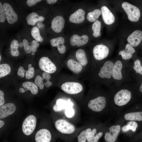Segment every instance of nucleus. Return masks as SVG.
I'll use <instances>...</instances> for the list:
<instances>
[{
  "instance_id": "09e8293b",
  "label": "nucleus",
  "mask_w": 142,
  "mask_h": 142,
  "mask_svg": "<svg viewBox=\"0 0 142 142\" xmlns=\"http://www.w3.org/2000/svg\"><path fill=\"white\" fill-rule=\"evenodd\" d=\"M57 1V0H47L46 1L49 4H52L55 3Z\"/></svg>"
},
{
  "instance_id": "c03bdc74",
  "label": "nucleus",
  "mask_w": 142,
  "mask_h": 142,
  "mask_svg": "<svg viewBox=\"0 0 142 142\" xmlns=\"http://www.w3.org/2000/svg\"><path fill=\"white\" fill-rule=\"evenodd\" d=\"M25 72L22 66H20L18 69L17 75L18 76L23 78L24 76Z\"/></svg>"
},
{
  "instance_id": "58836bf2",
  "label": "nucleus",
  "mask_w": 142,
  "mask_h": 142,
  "mask_svg": "<svg viewBox=\"0 0 142 142\" xmlns=\"http://www.w3.org/2000/svg\"><path fill=\"white\" fill-rule=\"evenodd\" d=\"M6 16L3 10V5L0 2V22H3L6 20Z\"/></svg>"
},
{
  "instance_id": "423d86ee",
  "label": "nucleus",
  "mask_w": 142,
  "mask_h": 142,
  "mask_svg": "<svg viewBox=\"0 0 142 142\" xmlns=\"http://www.w3.org/2000/svg\"><path fill=\"white\" fill-rule=\"evenodd\" d=\"M37 119L35 116L30 115L24 120L22 126V131L26 135L29 136L33 132L36 126Z\"/></svg>"
},
{
  "instance_id": "f704fd0d",
  "label": "nucleus",
  "mask_w": 142,
  "mask_h": 142,
  "mask_svg": "<svg viewBox=\"0 0 142 142\" xmlns=\"http://www.w3.org/2000/svg\"><path fill=\"white\" fill-rule=\"evenodd\" d=\"M133 69L137 73L142 75V66L141 65L140 61L137 59L134 63Z\"/></svg>"
},
{
  "instance_id": "dca6fc26",
  "label": "nucleus",
  "mask_w": 142,
  "mask_h": 142,
  "mask_svg": "<svg viewBox=\"0 0 142 142\" xmlns=\"http://www.w3.org/2000/svg\"><path fill=\"white\" fill-rule=\"evenodd\" d=\"M89 38L86 35L80 36L77 34L72 35L70 39V43L71 45H77L80 47L85 45L88 42Z\"/></svg>"
},
{
  "instance_id": "7c9ffc66",
  "label": "nucleus",
  "mask_w": 142,
  "mask_h": 142,
  "mask_svg": "<svg viewBox=\"0 0 142 142\" xmlns=\"http://www.w3.org/2000/svg\"><path fill=\"white\" fill-rule=\"evenodd\" d=\"M138 125L136 122L134 121L128 122L127 124L123 126L122 130L124 132H126L129 130H131L133 132H135L138 127Z\"/></svg>"
},
{
  "instance_id": "79ce46f5",
  "label": "nucleus",
  "mask_w": 142,
  "mask_h": 142,
  "mask_svg": "<svg viewBox=\"0 0 142 142\" xmlns=\"http://www.w3.org/2000/svg\"><path fill=\"white\" fill-rule=\"evenodd\" d=\"M124 50L126 52L131 54L135 52V49L129 44H127L126 45Z\"/></svg>"
},
{
  "instance_id": "b1692460",
  "label": "nucleus",
  "mask_w": 142,
  "mask_h": 142,
  "mask_svg": "<svg viewBox=\"0 0 142 142\" xmlns=\"http://www.w3.org/2000/svg\"><path fill=\"white\" fill-rule=\"evenodd\" d=\"M75 57L77 60L84 68L87 66L88 61L85 52L83 49H78L75 53Z\"/></svg>"
},
{
  "instance_id": "c9c22d12",
  "label": "nucleus",
  "mask_w": 142,
  "mask_h": 142,
  "mask_svg": "<svg viewBox=\"0 0 142 142\" xmlns=\"http://www.w3.org/2000/svg\"><path fill=\"white\" fill-rule=\"evenodd\" d=\"M25 77L26 79H29L33 77L34 72V68L31 67L28 68V70L26 71Z\"/></svg>"
},
{
  "instance_id": "2f4dec72",
  "label": "nucleus",
  "mask_w": 142,
  "mask_h": 142,
  "mask_svg": "<svg viewBox=\"0 0 142 142\" xmlns=\"http://www.w3.org/2000/svg\"><path fill=\"white\" fill-rule=\"evenodd\" d=\"M101 28V22L99 20H96L93 24L92 29L93 32V35L94 37H97L99 36L100 34Z\"/></svg>"
},
{
  "instance_id": "052dcab7",
  "label": "nucleus",
  "mask_w": 142,
  "mask_h": 142,
  "mask_svg": "<svg viewBox=\"0 0 142 142\" xmlns=\"http://www.w3.org/2000/svg\"><path fill=\"white\" fill-rule=\"evenodd\" d=\"M1 55H0V61H1Z\"/></svg>"
},
{
  "instance_id": "4468645a",
  "label": "nucleus",
  "mask_w": 142,
  "mask_h": 142,
  "mask_svg": "<svg viewBox=\"0 0 142 142\" xmlns=\"http://www.w3.org/2000/svg\"><path fill=\"white\" fill-rule=\"evenodd\" d=\"M16 109L15 105L12 103L4 104L0 107V119H3L12 114Z\"/></svg>"
},
{
  "instance_id": "1a4fd4ad",
  "label": "nucleus",
  "mask_w": 142,
  "mask_h": 142,
  "mask_svg": "<svg viewBox=\"0 0 142 142\" xmlns=\"http://www.w3.org/2000/svg\"><path fill=\"white\" fill-rule=\"evenodd\" d=\"M38 65L41 70L50 74L55 73L57 70L55 65L47 57H41L39 60Z\"/></svg>"
},
{
  "instance_id": "c85d7f7f",
  "label": "nucleus",
  "mask_w": 142,
  "mask_h": 142,
  "mask_svg": "<svg viewBox=\"0 0 142 142\" xmlns=\"http://www.w3.org/2000/svg\"><path fill=\"white\" fill-rule=\"evenodd\" d=\"M39 16L35 12H32L28 14L26 17L27 23L28 25L34 26L36 23L39 21Z\"/></svg>"
},
{
  "instance_id": "f03ea898",
  "label": "nucleus",
  "mask_w": 142,
  "mask_h": 142,
  "mask_svg": "<svg viewBox=\"0 0 142 142\" xmlns=\"http://www.w3.org/2000/svg\"><path fill=\"white\" fill-rule=\"evenodd\" d=\"M54 125L58 136L64 142H74L84 126L77 127L73 123L62 115L55 120Z\"/></svg>"
},
{
  "instance_id": "a878e982",
  "label": "nucleus",
  "mask_w": 142,
  "mask_h": 142,
  "mask_svg": "<svg viewBox=\"0 0 142 142\" xmlns=\"http://www.w3.org/2000/svg\"><path fill=\"white\" fill-rule=\"evenodd\" d=\"M22 86L27 90H30L33 94H36L38 92L37 86L33 82L28 81L24 82L22 83Z\"/></svg>"
},
{
  "instance_id": "a211bd4d",
  "label": "nucleus",
  "mask_w": 142,
  "mask_h": 142,
  "mask_svg": "<svg viewBox=\"0 0 142 142\" xmlns=\"http://www.w3.org/2000/svg\"><path fill=\"white\" fill-rule=\"evenodd\" d=\"M142 39V31L139 30H136L128 37L127 40L132 47H136L140 43Z\"/></svg>"
},
{
  "instance_id": "9d476101",
  "label": "nucleus",
  "mask_w": 142,
  "mask_h": 142,
  "mask_svg": "<svg viewBox=\"0 0 142 142\" xmlns=\"http://www.w3.org/2000/svg\"><path fill=\"white\" fill-rule=\"evenodd\" d=\"M109 52V48L107 46L100 44L94 46L93 49V53L94 57L96 60H100L107 57Z\"/></svg>"
},
{
  "instance_id": "20e7f679",
  "label": "nucleus",
  "mask_w": 142,
  "mask_h": 142,
  "mask_svg": "<svg viewBox=\"0 0 142 142\" xmlns=\"http://www.w3.org/2000/svg\"><path fill=\"white\" fill-rule=\"evenodd\" d=\"M81 104L85 113L90 111L99 112L105 108L106 101L105 97L100 96L89 99L85 98Z\"/></svg>"
},
{
  "instance_id": "9b49d317",
  "label": "nucleus",
  "mask_w": 142,
  "mask_h": 142,
  "mask_svg": "<svg viewBox=\"0 0 142 142\" xmlns=\"http://www.w3.org/2000/svg\"><path fill=\"white\" fill-rule=\"evenodd\" d=\"M114 65L111 61L105 62L98 73L99 76L102 78H110L112 76Z\"/></svg>"
},
{
  "instance_id": "6e6552de",
  "label": "nucleus",
  "mask_w": 142,
  "mask_h": 142,
  "mask_svg": "<svg viewBox=\"0 0 142 142\" xmlns=\"http://www.w3.org/2000/svg\"><path fill=\"white\" fill-rule=\"evenodd\" d=\"M55 138L50 130L43 128L36 132L34 140L35 142H54Z\"/></svg>"
},
{
  "instance_id": "393cba45",
  "label": "nucleus",
  "mask_w": 142,
  "mask_h": 142,
  "mask_svg": "<svg viewBox=\"0 0 142 142\" xmlns=\"http://www.w3.org/2000/svg\"><path fill=\"white\" fill-rule=\"evenodd\" d=\"M125 119L130 121L142 120V112H133L126 114L124 116Z\"/></svg>"
},
{
  "instance_id": "e433bc0d",
  "label": "nucleus",
  "mask_w": 142,
  "mask_h": 142,
  "mask_svg": "<svg viewBox=\"0 0 142 142\" xmlns=\"http://www.w3.org/2000/svg\"><path fill=\"white\" fill-rule=\"evenodd\" d=\"M119 54L121 55L122 58L125 60L131 58L133 56L132 54L127 53L124 50L120 51L119 53Z\"/></svg>"
},
{
  "instance_id": "412c9836",
  "label": "nucleus",
  "mask_w": 142,
  "mask_h": 142,
  "mask_svg": "<svg viewBox=\"0 0 142 142\" xmlns=\"http://www.w3.org/2000/svg\"><path fill=\"white\" fill-rule=\"evenodd\" d=\"M65 40L62 37H59L51 39L50 40L51 45L57 47L59 52L61 54L64 53L66 50L65 46L64 44Z\"/></svg>"
},
{
  "instance_id": "5fc2aeb1",
  "label": "nucleus",
  "mask_w": 142,
  "mask_h": 142,
  "mask_svg": "<svg viewBox=\"0 0 142 142\" xmlns=\"http://www.w3.org/2000/svg\"><path fill=\"white\" fill-rule=\"evenodd\" d=\"M44 84H43V85H40L39 87V89H40L42 90L44 88Z\"/></svg>"
},
{
  "instance_id": "72a5a7b5",
  "label": "nucleus",
  "mask_w": 142,
  "mask_h": 142,
  "mask_svg": "<svg viewBox=\"0 0 142 142\" xmlns=\"http://www.w3.org/2000/svg\"><path fill=\"white\" fill-rule=\"evenodd\" d=\"M42 78L44 79H45L46 82L44 84L47 87H49L53 84L52 82L50 81L51 78L50 74L45 72H43L42 74Z\"/></svg>"
},
{
  "instance_id": "f3484780",
  "label": "nucleus",
  "mask_w": 142,
  "mask_h": 142,
  "mask_svg": "<svg viewBox=\"0 0 142 142\" xmlns=\"http://www.w3.org/2000/svg\"><path fill=\"white\" fill-rule=\"evenodd\" d=\"M66 65L68 68L73 73L76 74L81 73L83 70L84 67L78 61L72 59H69Z\"/></svg>"
},
{
  "instance_id": "ea45409f",
  "label": "nucleus",
  "mask_w": 142,
  "mask_h": 142,
  "mask_svg": "<svg viewBox=\"0 0 142 142\" xmlns=\"http://www.w3.org/2000/svg\"><path fill=\"white\" fill-rule=\"evenodd\" d=\"M103 134V133L102 131L98 132L88 142H98Z\"/></svg>"
},
{
  "instance_id": "f257e3e1",
  "label": "nucleus",
  "mask_w": 142,
  "mask_h": 142,
  "mask_svg": "<svg viewBox=\"0 0 142 142\" xmlns=\"http://www.w3.org/2000/svg\"><path fill=\"white\" fill-rule=\"evenodd\" d=\"M69 97L57 99L53 109L55 112L60 113L61 115L74 123L79 120V109L74 99Z\"/></svg>"
},
{
  "instance_id": "bf43d9fd",
  "label": "nucleus",
  "mask_w": 142,
  "mask_h": 142,
  "mask_svg": "<svg viewBox=\"0 0 142 142\" xmlns=\"http://www.w3.org/2000/svg\"><path fill=\"white\" fill-rule=\"evenodd\" d=\"M31 54L33 55H34L35 54V53L34 52H32Z\"/></svg>"
},
{
  "instance_id": "2eb2a0df",
  "label": "nucleus",
  "mask_w": 142,
  "mask_h": 142,
  "mask_svg": "<svg viewBox=\"0 0 142 142\" xmlns=\"http://www.w3.org/2000/svg\"><path fill=\"white\" fill-rule=\"evenodd\" d=\"M65 21L63 17L58 16L55 17L51 23V27L55 32L59 33L62 31L64 27Z\"/></svg>"
},
{
  "instance_id": "864d4df0",
  "label": "nucleus",
  "mask_w": 142,
  "mask_h": 142,
  "mask_svg": "<svg viewBox=\"0 0 142 142\" xmlns=\"http://www.w3.org/2000/svg\"><path fill=\"white\" fill-rule=\"evenodd\" d=\"M4 122L2 120H0V128H1L4 125Z\"/></svg>"
},
{
  "instance_id": "6e6d98bb",
  "label": "nucleus",
  "mask_w": 142,
  "mask_h": 142,
  "mask_svg": "<svg viewBox=\"0 0 142 142\" xmlns=\"http://www.w3.org/2000/svg\"><path fill=\"white\" fill-rule=\"evenodd\" d=\"M19 47H22L23 46V43L22 42H20L19 43Z\"/></svg>"
},
{
  "instance_id": "a18cd8bd",
  "label": "nucleus",
  "mask_w": 142,
  "mask_h": 142,
  "mask_svg": "<svg viewBox=\"0 0 142 142\" xmlns=\"http://www.w3.org/2000/svg\"><path fill=\"white\" fill-rule=\"evenodd\" d=\"M41 1V0H28L26 1V3L29 6L31 7Z\"/></svg>"
},
{
  "instance_id": "37998d69",
  "label": "nucleus",
  "mask_w": 142,
  "mask_h": 142,
  "mask_svg": "<svg viewBox=\"0 0 142 142\" xmlns=\"http://www.w3.org/2000/svg\"><path fill=\"white\" fill-rule=\"evenodd\" d=\"M97 133V128H93L88 136L87 139V142L89 141Z\"/></svg>"
},
{
  "instance_id": "f8f14e48",
  "label": "nucleus",
  "mask_w": 142,
  "mask_h": 142,
  "mask_svg": "<svg viewBox=\"0 0 142 142\" xmlns=\"http://www.w3.org/2000/svg\"><path fill=\"white\" fill-rule=\"evenodd\" d=\"M6 18L8 23L13 24L17 22L18 16L14 11L12 6L7 3H4L3 5Z\"/></svg>"
},
{
  "instance_id": "39448f33",
  "label": "nucleus",
  "mask_w": 142,
  "mask_h": 142,
  "mask_svg": "<svg viewBox=\"0 0 142 142\" xmlns=\"http://www.w3.org/2000/svg\"><path fill=\"white\" fill-rule=\"evenodd\" d=\"M121 6L130 21L136 22L138 21L140 17V13L138 7L127 2L123 3Z\"/></svg>"
},
{
  "instance_id": "6ab92c4d",
  "label": "nucleus",
  "mask_w": 142,
  "mask_h": 142,
  "mask_svg": "<svg viewBox=\"0 0 142 142\" xmlns=\"http://www.w3.org/2000/svg\"><path fill=\"white\" fill-rule=\"evenodd\" d=\"M85 12L84 10L79 9L70 15L69 21L70 22L74 23H82L85 19Z\"/></svg>"
},
{
  "instance_id": "4be33fe9",
  "label": "nucleus",
  "mask_w": 142,
  "mask_h": 142,
  "mask_svg": "<svg viewBox=\"0 0 142 142\" xmlns=\"http://www.w3.org/2000/svg\"><path fill=\"white\" fill-rule=\"evenodd\" d=\"M93 128L90 126H84L77 136V142H87L88 138Z\"/></svg>"
},
{
  "instance_id": "c756f323",
  "label": "nucleus",
  "mask_w": 142,
  "mask_h": 142,
  "mask_svg": "<svg viewBox=\"0 0 142 142\" xmlns=\"http://www.w3.org/2000/svg\"><path fill=\"white\" fill-rule=\"evenodd\" d=\"M11 71L10 66L7 64L0 65V78H2L9 74Z\"/></svg>"
},
{
  "instance_id": "4d7b16f0",
  "label": "nucleus",
  "mask_w": 142,
  "mask_h": 142,
  "mask_svg": "<svg viewBox=\"0 0 142 142\" xmlns=\"http://www.w3.org/2000/svg\"><path fill=\"white\" fill-rule=\"evenodd\" d=\"M139 90L142 93V82L140 87Z\"/></svg>"
},
{
  "instance_id": "a19ab883",
  "label": "nucleus",
  "mask_w": 142,
  "mask_h": 142,
  "mask_svg": "<svg viewBox=\"0 0 142 142\" xmlns=\"http://www.w3.org/2000/svg\"><path fill=\"white\" fill-rule=\"evenodd\" d=\"M44 79L40 75H38L35 78L34 80L35 83L38 87L41 85L44 84L43 82Z\"/></svg>"
},
{
  "instance_id": "4c0bfd02",
  "label": "nucleus",
  "mask_w": 142,
  "mask_h": 142,
  "mask_svg": "<svg viewBox=\"0 0 142 142\" xmlns=\"http://www.w3.org/2000/svg\"><path fill=\"white\" fill-rule=\"evenodd\" d=\"M23 43L25 52L27 53H30L31 52V50L30 45H29L28 41L26 39H24L23 40Z\"/></svg>"
},
{
  "instance_id": "13d9d810",
  "label": "nucleus",
  "mask_w": 142,
  "mask_h": 142,
  "mask_svg": "<svg viewBox=\"0 0 142 142\" xmlns=\"http://www.w3.org/2000/svg\"><path fill=\"white\" fill-rule=\"evenodd\" d=\"M32 64H29L28 65V68H31V67H32Z\"/></svg>"
},
{
  "instance_id": "5701e85b",
  "label": "nucleus",
  "mask_w": 142,
  "mask_h": 142,
  "mask_svg": "<svg viewBox=\"0 0 142 142\" xmlns=\"http://www.w3.org/2000/svg\"><path fill=\"white\" fill-rule=\"evenodd\" d=\"M123 64L119 60L116 61L115 63L113 71L112 76L115 79L121 80L122 78L121 70Z\"/></svg>"
},
{
  "instance_id": "cd10ccee",
  "label": "nucleus",
  "mask_w": 142,
  "mask_h": 142,
  "mask_svg": "<svg viewBox=\"0 0 142 142\" xmlns=\"http://www.w3.org/2000/svg\"><path fill=\"white\" fill-rule=\"evenodd\" d=\"M101 14V11L99 9H95L93 12H90L87 14V18L90 22H94L97 20Z\"/></svg>"
},
{
  "instance_id": "473e14b6",
  "label": "nucleus",
  "mask_w": 142,
  "mask_h": 142,
  "mask_svg": "<svg viewBox=\"0 0 142 142\" xmlns=\"http://www.w3.org/2000/svg\"><path fill=\"white\" fill-rule=\"evenodd\" d=\"M31 33L33 37L36 40L40 42L43 41V38L40 34L39 30L37 27H34L32 28Z\"/></svg>"
},
{
  "instance_id": "3c124183",
  "label": "nucleus",
  "mask_w": 142,
  "mask_h": 142,
  "mask_svg": "<svg viewBox=\"0 0 142 142\" xmlns=\"http://www.w3.org/2000/svg\"><path fill=\"white\" fill-rule=\"evenodd\" d=\"M27 91V90L26 89L22 87L20 88L19 89V92L21 93H23Z\"/></svg>"
},
{
  "instance_id": "ddd939ff",
  "label": "nucleus",
  "mask_w": 142,
  "mask_h": 142,
  "mask_svg": "<svg viewBox=\"0 0 142 142\" xmlns=\"http://www.w3.org/2000/svg\"><path fill=\"white\" fill-rule=\"evenodd\" d=\"M120 126L119 125H113L109 128V132L105 134L104 138L106 142H115L120 132Z\"/></svg>"
},
{
  "instance_id": "603ef678",
  "label": "nucleus",
  "mask_w": 142,
  "mask_h": 142,
  "mask_svg": "<svg viewBox=\"0 0 142 142\" xmlns=\"http://www.w3.org/2000/svg\"><path fill=\"white\" fill-rule=\"evenodd\" d=\"M44 19V18L41 16H39L38 18L39 21H43Z\"/></svg>"
},
{
  "instance_id": "8fccbe9b",
  "label": "nucleus",
  "mask_w": 142,
  "mask_h": 142,
  "mask_svg": "<svg viewBox=\"0 0 142 142\" xmlns=\"http://www.w3.org/2000/svg\"><path fill=\"white\" fill-rule=\"evenodd\" d=\"M30 48L32 52H35L37 50V48L36 47L32 45H30Z\"/></svg>"
},
{
  "instance_id": "bb28decb",
  "label": "nucleus",
  "mask_w": 142,
  "mask_h": 142,
  "mask_svg": "<svg viewBox=\"0 0 142 142\" xmlns=\"http://www.w3.org/2000/svg\"><path fill=\"white\" fill-rule=\"evenodd\" d=\"M19 43L16 40L13 39L11 42L10 46V53L12 56L16 57L19 55V52L18 49L19 47Z\"/></svg>"
},
{
  "instance_id": "49530a36",
  "label": "nucleus",
  "mask_w": 142,
  "mask_h": 142,
  "mask_svg": "<svg viewBox=\"0 0 142 142\" xmlns=\"http://www.w3.org/2000/svg\"><path fill=\"white\" fill-rule=\"evenodd\" d=\"M5 103L4 98V93L1 90H0V106L3 105Z\"/></svg>"
},
{
  "instance_id": "7ed1b4c3",
  "label": "nucleus",
  "mask_w": 142,
  "mask_h": 142,
  "mask_svg": "<svg viewBox=\"0 0 142 142\" xmlns=\"http://www.w3.org/2000/svg\"><path fill=\"white\" fill-rule=\"evenodd\" d=\"M61 90L65 94L81 104L83 99L84 87L78 82L68 81L63 82L60 86Z\"/></svg>"
},
{
  "instance_id": "de8ad7c7",
  "label": "nucleus",
  "mask_w": 142,
  "mask_h": 142,
  "mask_svg": "<svg viewBox=\"0 0 142 142\" xmlns=\"http://www.w3.org/2000/svg\"><path fill=\"white\" fill-rule=\"evenodd\" d=\"M31 45L34 46L37 48L39 46V43L38 41L35 40H33L31 43Z\"/></svg>"
},
{
  "instance_id": "aec40b11",
  "label": "nucleus",
  "mask_w": 142,
  "mask_h": 142,
  "mask_svg": "<svg viewBox=\"0 0 142 142\" xmlns=\"http://www.w3.org/2000/svg\"><path fill=\"white\" fill-rule=\"evenodd\" d=\"M101 11L103 19L105 24L110 25L114 22L115 17L107 7L105 6H102L101 8Z\"/></svg>"
},
{
  "instance_id": "0eeeda50",
  "label": "nucleus",
  "mask_w": 142,
  "mask_h": 142,
  "mask_svg": "<svg viewBox=\"0 0 142 142\" xmlns=\"http://www.w3.org/2000/svg\"><path fill=\"white\" fill-rule=\"evenodd\" d=\"M131 98L130 91L126 89H122L118 92L114 98L115 104L119 106H122L127 104Z\"/></svg>"
}]
</instances>
